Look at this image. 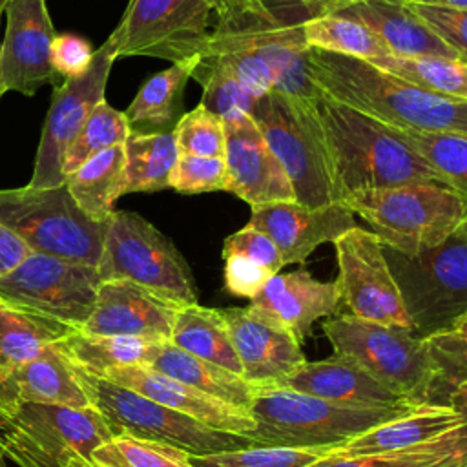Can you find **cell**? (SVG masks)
<instances>
[{"instance_id":"56","label":"cell","mask_w":467,"mask_h":467,"mask_svg":"<svg viewBox=\"0 0 467 467\" xmlns=\"http://www.w3.org/2000/svg\"><path fill=\"white\" fill-rule=\"evenodd\" d=\"M69 467H99L97 463H93L91 460H84V458H78V460H73L69 463Z\"/></svg>"},{"instance_id":"7","label":"cell","mask_w":467,"mask_h":467,"mask_svg":"<svg viewBox=\"0 0 467 467\" xmlns=\"http://www.w3.org/2000/svg\"><path fill=\"white\" fill-rule=\"evenodd\" d=\"M385 248V246H383ZM401 292L412 332L427 337L467 316V228L465 223L441 244L418 255L385 248Z\"/></svg>"},{"instance_id":"37","label":"cell","mask_w":467,"mask_h":467,"mask_svg":"<svg viewBox=\"0 0 467 467\" xmlns=\"http://www.w3.org/2000/svg\"><path fill=\"white\" fill-rule=\"evenodd\" d=\"M392 130L403 144L418 153L443 179L449 188L467 195V133L407 128Z\"/></svg>"},{"instance_id":"11","label":"cell","mask_w":467,"mask_h":467,"mask_svg":"<svg viewBox=\"0 0 467 467\" xmlns=\"http://www.w3.org/2000/svg\"><path fill=\"white\" fill-rule=\"evenodd\" d=\"M252 117L285 168L296 201L308 208L334 202L316 99H294L274 89L255 102Z\"/></svg>"},{"instance_id":"29","label":"cell","mask_w":467,"mask_h":467,"mask_svg":"<svg viewBox=\"0 0 467 467\" xmlns=\"http://www.w3.org/2000/svg\"><path fill=\"white\" fill-rule=\"evenodd\" d=\"M201 57L175 62L168 69L151 75L137 91L124 117L131 133L171 131L181 119L182 91L192 78Z\"/></svg>"},{"instance_id":"39","label":"cell","mask_w":467,"mask_h":467,"mask_svg":"<svg viewBox=\"0 0 467 467\" xmlns=\"http://www.w3.org/2000/svg\"><path fill=\"white\" fill-rule=\"evenodd\" d=\"M99 467H193L190 452L153 440L115 434L91 452Z\"/></svg>"},{"instance_id":"4","label":"cell","mask_w":467,"mask_h":467,"mask_svg":"<svg viewBox=\"0 0 467 467\" xmlns=\"http://www.w3.org/2000/svg\"><path fill=\"white\" fill-rule=\"evenodd\" d=\"M337 202L358 213L385 248L403 255L441 244L467 221V195L436 182L358 190Z\"/></svg>"},{"instance_id":"38","label":"cell","mask_w":467,"mask_h":467,"mask_svg":"<svg viewBox=\"0 0 467 467\" xmlns=\"http://www.w3.org/2000/svg\"><path fill=\"white\" fill-rule=\"evenodd\" d=\"M423 341L432 368L431 405H447L449 396L467 385V319Z\"/></svg>"},{"instance_id":"5","label":"cell","mask_w":467,"mask_h":467,"mask_svg":"<svg viewBox=\"0 0 467 467\" xmlns=\"http://www.w3.org/2000/svg\"><path fill=\"white\" fill-rule=\"evenodd\" d=\"M410 409H361L332 403L288 387L259 389L250 405L255 429L244 438L252 445L330 451L334 445L345 443Z\"/></svg>"},{"instance_id":"34","label":"cell","mask_w":467,"mask_h":467,"mask_svg":"<svg viewBox=\"0 0 467 467\" xmlns=\"http://www.w3.org/2000/svg\"><path fill=\"white\" fill-rule=\"evenodd\" d=\"M157 343L128 336H89L75 330L62 345L67 356L88 374L100 378L106 370L148 365Z\"/></svg>"},{"instance_id":"54","label":"cell","mask_w":467,"mask_h":467,"mask_svg":"<svg viewBox=\"0 0 467 467\" xmlns=\"http://www.w3.org/2000/svg\"><path fill=\"white\" fill-rule=\"evenodd\" d=\"M212 2L215 5V16H217V15H223V13L241 5L244 0H212Z\"/></svg>"},{"instance_id":"47","label":"cell","mask_w":467,"mask_h":467,"mask_svg":"<svg viewBox=\"0 0 467 467\" xmlns=\"http://www.w3.org/2000/svg\"><path fill=\"white\" fill-rule=\"evenodd\" d=\"M226 254L244 255L255 261L257 265L265 266L272 274H279L283 268V261L274 241L250 223L224 239L223 255Z\"/></svg>"},{"instance_id":"6","label":"cell","mask_w":467,"mask_h":467,"mask_svg":"<svg viewBox=\"0 0 467 467\" xmlns=\"http://www.w3.org/2000/svg\"><path fill=\"white\" fill-rule=\"evenodd\" d=\"M0 224L15 232L31 252L99 266L108 221H95L84 213L66 184H27L0 190Z\"/></svg>"},{"instance_id":"30","label":"cell","mask_w":467,"mask_h":467,"mask_svg":"<svg viewBox=\"0 0 467 467\" xmlns=\"http://www.w3.org/2000/svg\"><path fill=\"white\" fill-rule=\"evenodd\" d=\"M78 208L95 221H108L124 195V146L108 148L64 175Z\"/></svg>"},{"instance_id":"53","label":"cell","mask_w":467,"mask_h":467,"mask_svg":"<svg viewBox=\"0 0 467 467\" xmlns=\"http://www.w3.org/2000/svg\"><path fill=\"white\" fill-rule=\"evenodd\" d=\"M412 4H425V5H438V7H449V9H465L467 11V0H407Z\"/></svg>"},{"instance_id":"14","label":"cell","mask_w":467,"mask_h":467,"mask_svg":"<svg viewBox=\"0 0 467 467\" xmlns=\"http://www.w3.org/2000/svg\"><path fill=\"white\" fill-rule=\"evenodd\" d=\"M100 283L97 266L31 252L0 277V299L80 330L93 312Z\"/></svg>"},{"instance_id":"9","label":"cell","mask_w":467,"mask_h":467,"mask_svg":"<svg viewBox=\"0 0 467 467\" xmlns=\"http://www.w3.org/2000/svg\"><path fill=\"white\" fill-rule=\"evenodd\" d=\"M97 268L102 281L128 279L179 306L197 303L193 275L182 254L135 212L111 213Z\"/></svg>"},{"instance_id":"45","label":"cell","mask_w":467,"mask_h":467,"mask_svg":"<svg viewBox=\"0 0 467 467\" xmlns=\"http://www.w3.org/2000/svg\"><path fill=\"white\" fill-rule=\"evenodd\" d=\"M170 188L184 195L204 192H228L230 171L223 157H199L179 153L170 177Z\"/></svg>"},{"instance_id":"49","label":"cell","mask_w":467,"mask_h":467,"mask_svg":"<svg viewBox=\"0 0 467 467\" xmlns=\"http://www.w3.org/2000/svg\"><path fill=\"white\" fill-rule=\"evenodd\" d=\"M224 259V286L232 296L254 299L265 285L275 275L265 266L257 265L255 261L239 255V254H226Z\"/></svg>"},{"instance_id":"18","label":"cell","mask_w":467,"mask_h":467,"mask_svg":"<svg viewBox=\"0 0 467 467\" xmlns=\"http://www.w3.org/2000/svg\"><path fill=\"white\" fill-rule=\"evenodd\" d=\"M62 341L33 359L0 367V420L24 403L91 407L84 370L67 356Z\"/></svg>"},{"instance_id":"58","label":"cell","mask_w":467,"mask_h":467,"mask_svg":"<svg viewBox=\"0 0 467 467\" xmlns=\"http://www.w3.org/2000/svg\"><path fill=\"white\" fill-rule=\"evenodd\" d=\"M0 44H2V40H0ZM4 93H5V89H4V86H2V80H0V99L4 97Z\"/></svg>"},{"instance_id":"43","label":"cell","mask_w":467,"mask_h":467,"mask_svg":"<svg viewBox=\"0 0 467 467\" xmlns=\"http://www.w3.org/2000/svg\"><path fill=\"white\" fill-rule=\"evenodd\" d=\"M454 447L456 427L407 451L359 458H336L334 467H451Z\"/></svg>"},{"instance_id":"52","label":"cell","mask_w":467,"mask_h":467,"mask_svg":"<svg viewBox=\"0 0 467 467\" xmlns=\"http://www.w3.org/2000/svg\"><path fill=\"white\" fill-rule=\"evenodd\" d=\"M29 254L31 248L15 232L0 224V277L16 268Z\"/></svg>"},{"instance_id":"21","label":"cell","mask_w":467,"mask_h":467,"mask_svg":"<svg viewBox=\"0 0 467 467\" xmlns=\"http://www.w3.org/2000/svg\"><path fill=\"white\" fill-rule=\"evenodd\" d=\"M341 303L336 281H319L305 268L275 274L265 288L250 299L246 310L265 323L288 332L303 343L317 319L330 317Z\"/></svg>"},{"instance_id":"26","label":"cell","mask_w":467,"mask_h":467,"mask_svg":"<svg viewBox=\"0 0 467 467\" xmlns=\"http://www.w3.org/2000/svg\"><path fill=\"white\" fill-rule=\"evenodd\" d=\"M330 15H341L372 31L394 57L458 55L445 46L409 7L405 0H350Z\"/></svg>"},{"instance_id":"62","label":"cell","mask_w":467,"mask_h":467,"mask_svg":"<svg viewBox=\"0 0 467 467\" xmlns=\"http://www.w3.org/2000/svg\"><path fill=\"white\" fill-rule=\"evenodd\" d=\"M465 319H467V316H465Z\"/></svg>"},{"instance_id":"40","label":"cell","mask_w":467,"mask_h":467,"mask_svg":"<svg viewBox=\"0 0 467 467\" xmlns=\"http://www.w3.org/2000/svg\"><path fill=\"white\" fill-rule=\"evenodd\" d=\"M192 77L202 86V99L199 104L217 115L223 124L252 115L257 100L217 58H201Z\"/></svg>"},{"instance_id":"61","label":"cell","mask_w":467,"mask_h":467,"mask_svg":"<svg viewBox=\"0 0 467 467\" xmlns=\"http://www.w3.org/2000/svg\"><path fill=\"white\" fill-rule=\"evenodd\" d=\"M465 228H467V221H465Z\"/></svg>"},{"instance_id":"20","label":"cell","mask_w":467,"mask_h":467,"mask_svg":"<svg viewBox=\"0 0 467 467\" xmlns=\"http://www.w3.org/2000/svg\"><path fill=\"white\" fill-rule=\"evenodd\" d=\"M248 223L274 241L283 266L305 263L319 244L334 243L347 230L358 226L354 213L341 202L308 208L297 201L252 206Z\"/></svg>"},{"instance_id":"24","label":"cell","mask_w":467,"mask_h":467,"mask_svg":"<svg viewBox=\"0 0 467 467\" xmlns=\"http://www.w3.org/2000/svg\"><path fill=\"white\" fill-rule=\"evenodd\" d=\"M221 312L241 363V376L255 390L285 387L288 378L306 363L301 343L288 332L265 323L246 308Z\"/></svg>"},{"instance_id":"17","label":"cell","mask_w":467,"mask_h":467,"mask_svg":"<svg viewBox=\"0 0 467 467\" xmlns=\"http://www.w3.org/2000/svg\"><path fill=\"white\" fill-rule=\"evenodd\" d=\"M5 35L0 44V80L5 91L33 97L44 84L58 86L51 62L57 36L46 0H9L5 5Z\"/></svg>"},{"instance_id":"12","label":"cell","mask_w":467,"mask_h":467,"mask_svg":"<svg viewBox=\"0 0 467 467\" xmlns=\"http://www.w3.org/2000/svg\"><path fill=\"white\" fill-rule=\"evenodd\" d=\"M212 0H130L108 36V46L119 57H153L184 62L204 57L213 27Z\"/></svg>"},{"instance_id":"10","label":"cell","mask_w":467,"mask_h":467,"mask_svg":"<svg viewBox=\"0 0 467 467\" xmlns=\"http://www.w3.org/2000/svg\"><path fill=\"white\" fill-rule=\"evenodd\" d=\"M0 429V456L18 467H69L113 434L97 409L24 403Z\"/></svg>"},{"instance_id":"41","label":"cell","mask_w":467,"mask_h":467,"mask_svg":"<svg viewBox=\"0 0 467 467\" xmlns=\"http://www.w3.org/2000/svg\"><path fill=\"white\" fill-rule=\"evenodd\" d=\"M130 135V126L126 122L124 111L111 108L106 99L95 106L82 130L71 142L64 157V175L78 168L82 162L93 155L113 148L122 146Z\"/></svg>"},{"instance_id":"35","label":"cell","mask_w":467,"mask_h":467,"mask_svg":"<svg viewBox=\"0 0 467 467\" xmlns=\"http://www.w3.org/2000/svg\"><path fill=\"white\" fill-rule=\"evenodd\" d=\"M367 62L427 91L467 100V62L462 58L385 55Z\"/></svg>"},{"instance_id":"32","label":"cell","mask_w":467,"mask_h":467,"mask_svg":"<svg viewBox=\"0 0 467 467\" xmlns=\"http://www.w3.org/2000/svg\"><path fill=\"white\" fill-rule=\"evenodd\" d=\"M124 146V193L159 192L170 188V177L179 159L171 131L131 133Z\"/></svg>"},{"instance_id":"3","label":"cell","mask_w":467,"mask_h":467,"mask_svg":"<svg viewBox=\"0 0 467 467\" xmlns=\"http://www.w3.org/2000/svg\"><path fill=\"white\" fill-rule=\"evenodd\" d=\"M204 57L248 53L259 57L274 73V89L294 99L314 100L317 89L310 77L305 16L286 0H244L217 15ZM202 57V58H204Z\"/></svg>"},{"instance_id":"33","label":"cell","mask_w":467,"mask_h":467,"mask_svg":"<svg viewBox=\"0 0 467 467\" xmlns=\"http://www.w3.org/2000/svg\"><path fill=\"white\" fill-rule=\"evenodd\" d=\"M73 332V327L0 299V367L33 359Z\"/></svg>"},{"instance_id":"57","label":"cell","mask_w":467,"mask_h":467,"mask_svg":"<svg viewBox=\"0 0 467 467\" xmlns=\"http://www.w3.org/2000/svg\"><path fill=\"white\" fill-rule=\"evenodd\" d=\"M9 4V0H0V16H2V13L5 11V5Z\"/></svg>"},{"instance_id":"46","label":"cell","mask_w":467,"mask_h":467,"mask_svg":"<svg viewBox=\"0 0 467 467\" xmlns=\"http://www.w3.org/2000/svg\"><path fill=\"white\" fill-rule=\"evenodd\" d=\"M407 2V0H405ZM410 11L445 44L458 58L467 62V11L407 2Z\"/></svg>"},{"instance_id":"48","label":"cell","mask_w":467,"mask_h":467,"mask_svg":"<svg viewBox=\"0 0 467 467\" xmlns=\"http://www.w3.org/2000/svg\"><path fill=\"white\" fill-rule=\"evenodd\" d=\"M204 58H217L223 62L235 80L255 99H263L270 91H274V73L272 69L259 58L248 53H219Z\"/></svg>"},{"instance_id":"22","label":"cell","mask_w":467,"mask_h":467,"mask_svg":"<svg viewBox=\"0 0 467 467\" xmlns=\"http://www.w3.org/2000/svg\"><path fill=\"white\" fill-rule=\"evenodd\" d=\"M224 161L230 171L228 193L252 206L296 201L290 179L265 140L252 115L224 124Z\"/></svg>"},{"instance_id":"51","label":"cell","mask_w":467,"mask_h":467,"mask_svg":"<svg viewBox=\"0 0 467 467\" xmlns=\"http://www.w3.org/2000/svg\"><path fill=\"white\" fill-rule=\"evenodd\" d=\"M458 414L456 425V447L452 452L451 467H467V385L458 387L447 401Z\"/></svg>"},{"instance_id":"44","label":"cell","mask_w":467,"mask_h":467,"mask_svg":"<svg viewBox=\"0 0 467 467\" xmlns=\"http://www.w3.org/2000/svg\"><path fill=\"white\" fill-rule=\"evenodd\" d=\"M173 135L179 153L224 159V124L202 104H197L192 111L181 115L173 128Z\"/></svg>"},{"instance_id":"19","label":"cell","mask_w":467,"mask_h":467,"mask_svg":"<svg viewBox=\"0 0 467 467\" xmlns=\"http://www.w3.org/2000/svg\"><path fill=\"white\" fill-rule=\"evenodd\" d=\"M179 305L128 281L106 279L97 290L91 316L78 332L170 341Z\"/></svg>"},{"instance_id":"55","label":"cell","mask_w":467,"mask_h":467,"mask_svg":"<svg viewBox=\"0 0 467 467\" xmlns=\"http://www.w3.org/2000/svg\"><path fill=\"white\" fill-rule=\"evenodd\" d=\"M334 465H336V458L330 456V454H327L325 458H321L319 462H316V463H312V465H308V467H334Z\"/></svg>"},{"instance_id":"2","label":"cell","mask_w":467,"mask_h":467,"mask_svg":"<svg viewBox=\"0 0 467 467\" xmlns=\"http://www.w3.org/2000/svg\"><path fill=\"white\" fill-rule=\"evenodd\" d=\"M316 109L328 157L334 202L358 190L409 182L445 184L390 126L325 95L316 99Z\"/></svg>"},{"instance_id":"59","label":"cell","mask_w":467,"mask_h":467,"mask_svg":"<svg viewBox=\"0 0 467 467\" xmlns=\"http://www.w3.org/2000/svg\"><path fill=\"white\" fill-rule=\"evenodd\" d=\"M0 467H7V465H5V460H4L2 456H0Z\"/></svg>"},{"instance_id":"27","label":"cell","mask_w":467,"mask_h":467,"mask_svg":"<svg viewBox=\"0 0 467 467\" xmlns=\"http://www.w3.org/2000/svg\"><path fill=\"white\" fill-rule=\"evenodd\" d=\"M458 425V414L449 405H418L390 421L365 431L363 434L334 445V458H359L400 452L438 438Z\"/></svg>"},{"instance_id":"31","label":"cell","mask_w":467,"mask_h":467,"mask_svg":"<svg viewBox=\"0 0 467 467\" xmlns=\"http://www.w3.org/2000/svg\"><path fill=\"white\" fill-rule=\"evenodd\" d=\"M170 343L239 376L243 372L221 310L201 306L199 303L179 308Z\"/></svg>"},{"instance_id":"50","label":"cell","mask_w":467,"mask_h":467,"mask_svg":"<svg viewBox=\"0 0 467 467\" xmlns=\"http://www.w3.org/2000/svg\"><path fill=\"white\" fill-rule=\"evenodd\" d=\"M93 57L95 51L91 44L82 36L62 33L53 40L51 62L60 80L80 77L84 71H88Z\"/></svg>"},{"instance_id":"16","label":"cell","mask_w":467,"mask_h":467,"mask_svg":"<svg viewBox=\"0 0 467 467\" xmlns=\"http://www.w3.org/2000/svg\"><path fill=\"white\" fill-rule=\"evenodd\" d=\"M115 60L117 58L108 42H104L99 49H95V57L88 71H84L80 77L66 78L55 86L29 186L55 188L64 184L62 166L66 151L95 106L104 100L108 77Z\"/></svg>"},{"instance_id":"23","label":"cell","mask_w":467,"mask_h":467,"mask_svg":"<svg viewBox=\"0 0 467 467\" xmlns=\"http://www.w3.org/2000/svg\"><path fill=\"white\" fill-rule=\"evenodd\" d=\"M100 378L115 385L131 389L219 432L246 436L255 429V420L250 410L204 394L146 365L111 368L106 370Z\"/></svg>"},{"instance_id":"8","label":"cell","mask_w":467,"mask_h":467,"mask_svg":"<svg viewBox=\"0 0 467 467\" xmlns=\"http://www.w3.org/2000/svg\"><path fill=\"white\" fill-rule=\"evenodd\" d=\"M323 332L334 354L354 359L381 385L418 407L431 403L432 368L423 337L410 328L361 319L352 314L328 317Z\"/></svg>"},{"instance_id":"60","label":"cell","mask_w":467,"mask_h":467,"mask_svg":"<svg viewBox=\"0 0 467 467\" xmlns=\"http://www.w3.org/2000/svg\"><path fill=\"white\" fill-rule=\"evenodd\" d=\"M2 427H4V421H2V420H0V429H2Z\"/></svg>"},{"instance_id":"42","label":"cell","mask_w":467,"mask_h":467,"mask_svg":"<svg viewBox=\"0 0 467 467\" xmlns=\"http://www.w3.org/2000/svg\"><path fill=\"white\" fill-rule=\"evenodd\" d=\"M328 454V449L248 445L213 454H190L193 467H308Z\"/></svg>"},{"instance_id":"1","label":"cell","mask_w":467,"mask_h":467,"mask_svg":"<svg viewBox=\"0 0 467 467\" xmlns=\"http://www.w3.org/2000/svg\"><path fill=\"white\" fill-rule=\"evenodd\" d=\"M308 67L319 95L387 126L467 133V100L427 91L367 60L312 47L308 49Z\"/></svg>"},{"instance_id":"25","label":"cell","mask_w":467,"mask_h":467,"mask_svg":"<svg viewBox=\"0 0 467 467\" xmlns=\"http://www.w3.org/2000/svg\"><path fill=\"white\" fill-rule=\"evenodd\" d=\"M285 387L332 403L361 409L414 407L343 354H334L312 363L306 361L294 376L288 378Z\"/></svg>"},{"instance_id":"15","label":"cell","mask_w":467,"mask_h":467,"mask_svg":"<svg viewBox=\"0 0 467 467\" xmlns=\"http://www.w3.org/2000/svg\"><path fill=\"white\" fill-rule=\"evenodd\" d=\"M334 248L339 270L336 285L350 314L412 330L381 241L370 230L354 226L334 241Z\"/></svg>"},{"instance_id":"28","label":"cell","mask_w":467,"mask_h":467,"mask_svg":"<svg viewBox=\"0 0 467 467\" xmlns=\"http://www.w3.org/2000/svg\"><path fill=\"white\" fill-rule=\"evenodd\" d=\"M146 367L179 379L204 394L250 410L255 389L239 374L184 352L170 341L157 343Z\"/></svg>"},{"instance_id":"13","label":"cell","mask_w":467,"mask_h":467,"mask_svg":"<svg viewBox=\"0 0 467 467\" xmlns=\"http://www.w3.org/2000/svg\"><path fill=\"white\" fill-rule=\"evenodd\" d=\"M91 407L104 418L111 434L162 441L190 454H213L252 445L248 438L213 431L197 420L164 407L131 389L84 372Z\"/></svg>"},{"instance_id":"36","label":"cell","mask_w":467,"mask_h":467,"mask_svg":"<svg viewBox=\"0 0 467 467\" xmlns=\"http://www.w3.org/2000/svg\"><path fill=\"white\" fill-rule=\"evenodd\" d=\"M306 46L312 49L374 60L390 55L389 47L365 26L341 15L310 16L303 22Z\"/></svg>"}]
</instances>
